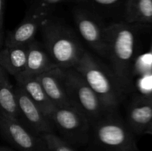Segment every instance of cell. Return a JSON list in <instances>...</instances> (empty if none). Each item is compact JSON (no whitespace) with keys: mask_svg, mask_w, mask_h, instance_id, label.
I'll use <instances>...</instances> for the list:
<instances>
[{"mask_svg":"<svg viewBox=\"0 0 152 151\" xmlns=\"http://www.w3.org/2000/svg\"><path fill=\"white\" fill-rule=\"evenodd\" d=\"M74 68L83 76L107 112H117L126 90L111 69L86 50Z\"/></svg>","mask_w":152,"mask_h":151,"instance_id":"2","label":"cell"},{"mask_svg":"<svg viewBox=\"0 0 152 151\" xmlns=\"http://www.w3.org/2000/svg\"><path fill=\"white\" fill-rule=\"evenodd\" d=\"M144 134H148V135H151L152 136V121L150 123V124L148 125V127H147L146 130L145 131V133Z\"/></svg>","mask_w":152,"mask_h":151,"instance_id":"23","label":"cell"},{"mask_svg":"<svg viewBox=\"0 0 152 151\" xmlns=\"http://www.w3.org/2000/svg\"><path fill=\"white\" fill-rule=\"evenodd\" d=\"M152 121V94L135 98L129 107L126 124L135 135L145 133Z\"/></svg>","mask_w":152,"mask_h":151,"instance_id":"12","label":"cell"},{"mask_svg":"<svg viewBox=\"0 0 152 151\" xmlns=\"http://www.w3.org/2000/svg\"><path fill=\"white\" fill-rule=\"evenodd\" d=\"M0 151H14V150H11L10 148L7 147L0 146Z\"/></svg>","mask_w":152,"mask_h":151,"instance_id":"24","label":"cell"},{"mask_svg":"<svg viewBox=\"0 0 152 151\" xmlns=\"http://www.w3.org/2000/svg\"><path fill=\"white\" fill-rule=\"evenodd\" d=\"M76 1H77V0H76ZM75 2H76V1H75Z\"/></svg>","mask_w":152,"mask_h":151,"instance_id":"26","label":"cell"},{"mask_svg":"<svg viewBox=\"0 0 152 151\" xmlns=\"http://www.w3.org/2000/svg\"><path fill=\"white\" fill-rule=\"evenodd\" d=\"M16 84H19L28 93L34 103L39 107L48 118L56 107L51 102L36 77H18L15 78Z\"/></svg>","mask_w":152,"mask_h":151,"instance_id":"15","label":"cell"},{"mask_svg":"<svg viewBox=\"0 0 152 151\" xmlns=\"http://www.w3.org/2000/svg\"><path fill=\"white\" fill-rule=\"evenodd\" d=\"M126 0H77L76 3L80 6L97 13V11H109L123 6L124 8Z\"/></svg>","mask_w":152,"mask_h":151,"instance_id":"18","label":"cell"},{"mask_svg":"<svg viewBox=\"0 0 152 151\" xmlns=\"http://www.w3.org/2000/svg\"><path fill=\"white\" fill-rule=\"evenodd\" d=\"M4 6H5V0H0V27L1 28H3V24H4Z\"/></svg>","mask_w":152,"mask_h":151,"instance_id":"21","label":"cell"},{"mask_svg":"<svg viewBox=\"0 0 152 151\" xmlns=\"http://www.w3.org/2000/svg\"><path fill=\"white\" fill-rule=\"evenodd\" d=\"M67 1H74L75 2L76 0H32L30 4L31 6L39 7L43 10H48L51 13L54 10L55 7L58 4Z\"/></svg>","mask_w":152,"mask_h":151,"instance_id":"20","label":"cell"},{"mask_svg":"<svg viewBox=\"0 0 152 151\" xmlns=\"http://www.w3.org/2000/svg\"><path fill=\"white\" fill-rule=\"evenodd\" d=\"M14 93L21 122L38 135L54 133V127L51 121L19 84H16L14 86Z\"/></svg>","mask_w":152,"mask_h":151,"instance_id":"10","label":"cell"},{"mask_svg":"<svg viewBox=\"0 0 152 151\" xmlns=\"http://www.w3.org/2000/svg\"><path fill=\"white\" fill-rule=\"evenodd\" d=\"M124 21L130 24H152V0H126L123 8Z\"/></svg>","mask_w":152,"mask_h":151,"instance_id":"16","label":"cell"},{"mask_svg":"<svg viewBox=\"0 0 152 151\" xmlns=\"http://www.w3.org/2000/svg\"><path fill=\"white\" fill-rule=\"evenodd\" d=\"M0 133L19 151H50L40 135L28 129L19 120L1 113Z\"/></svg>","mask_w":152,"mask_h":151,"instance_id":"8","label":"cell"},{"mask_svg":"<svg viewBox=\"0 0 152 151\" xmlns=\"http://www.w3.org/2000/svg\"><path fill=\"white\" fill-rule=\"evenodd\" d=\"M140 25L125 21L113 22L105 27L108 58L111 70L126 90L132 85V72L136 53L137 32Z\"/></svg>","mask_w":152,"mask_h":151,"instance_id":"1","label":"cell"},{"mask_svg":"<svg viewBox=\"0 0 152 151\" xmlns=\"http://www.w3.org/2000/svg\"><path fill=\"white\" fill-rule=\"evenodd\" d=\"M76 26L80 36L88 44L104 58H108L105 27L99 15L83 6L74 10Z\"/></svg>","mask_w":152,"mask_h":151,"instance_id":"7","label":"cell"},{"mask_svg":"<svg viewBox=\"0 0 152 151\" xmlns=\"http://www.w3.org/2000/svg\"><path fill=\"white\" fill-rule=\"evenodd\" d=\"M49 120L59 136L72 146H83L90 142L91 124L74 107H56Z\"/></svg>","mask_w":152,"mask_h":151,"instance_id":"6","label":"cell"},{"mask_svg":"<svg viewBox=\"0 0 152 151\" xmlns=\"http://www.w3.org/2000/svg\"><path fill=\"white\" fill-rule=\"evenodd\" d=\"M40 29L43 45L54 65L60 68H74L86 50L74 30L50 17Z\"/></svg>","mask_w":152,"mask_h":151,"instance_id":"3","label":"cell"},{"mask_svg":"<svg viewBox=\"0 0 152 151\" xmlns=\"http://www.w3.org/2000/svg\"><path fill=\"white\" fill-rule=\"evenodd\" d=\"M28 47L4 45L0 50V66L15 78L25 70Z\"/></svg>","mask_w":152,"mask_h":151,"instance_id":"14","label":"cell"},{"mask_svg":"<svg viewBox=\"0 0 152 151\" xmlns=\"http://www.w3.org/2000/svg\"><path fill=\"white\" fill-rule=\"evenodd\" d=\"M90 142L99 151H139L135 134L117 111L108 113L92 124Z\"/></svg>","mask_w":152,"mask_h":151,"instance_id":"4","label":"cell"},{"mask_svg":"<svg viewBox=\"0 0 152 151\" xmlns=\"http://www.w3.org/2000/svg\"><path fill=\"white\" fill-rule=\"evenodd\" d=\"M4 35L3 28L0 27V50L4 47Z\"/></svg>","mask_w":152,"mask_h":151,"instance_id":"22","label":"cell"},{"mask_svg":"<svg viewBox=\"0 0 152 151\" xmlns=\"http://www.w3.org/2000/svg\"><path fill=\"white\" fill-rule=\"evenodd\" d=\"M56 67L43 44L35 39L28 44L25 70L18 77H37Z\"/></svg>","mask_w":152,"mask_h":151,"instance_id":"13","label":"cell"},{"mask_svg":"<svg viewBox=\"0 0 152 151\" xmlns=\"http://www.w3.org/2000/svg\"><path fill=\"white\" fill-rule=\"evenodd\" d=\"M51 12L30 5L22 22L4 37L5 46L28 45L35 40L36 34L48 18Z\"/></svg>","mask_w":152,"mask_h":151,"instance_id":"9","label":"cell"},{"mask_svg":"<svg viewBox=\"0 0 152 151\" xmlns=\"http://www.w3.org/2000/svg\"><path fill=\"white\" fill-rule=\"evenodd\" d=\"M40 136L50 151H76L74 147L55 133H47Z\"/></svg>","mask_w":152,"mask_h":151,"instance_id":"19","label":"cell"},{"mask_svg":"<svg viewBox=\"0 0 152 151\" xmlns=\"http://www.w3.org/2000/svg\"><path fill=\"white\" fill-rule=\"evenodd\" d=\"M65 90L71 105L87 118L91 124L108 113L96 93L74 68H62Z\"/></svg>","mask_w":152,"mask_h":151,"instance_id":"5","label":"cell"},{"mask_svg":"<svg viewBox=\"0 0 152 151\" xmlns=\"http://www.w3.org/2000/svg\"><path fill=\"white\" fill-rule=\"evenodd\" d=\"M151 56H152V43H151Z\"/></svg>","mask_w":152,"mask_h":151,"instance_id":"25","label":"cell"},{"mask_svg":"<svg viewBox=\"0 0 152 151\" xmlns=\"http://www.w3.org/2000/svg\"><path fill=\"white\" fill-rule=\"evenodd\" d=\"M0 113L20 121L19 110L14 93V86L9 75L0 66Z\"/></svg>","mask_w":152,"mask_h":151,"instance_id":"17","label":"cell"},{"mask_svg":"<svg viewBox=\"0 0 152 151\" xmlns=\"http://www.w3.org/2000/svg\"><path fill=\"white\" fill-rule=\"evenodd\" d=\"M36 78L56 107H73L65 90L62 68L56 67Z\"/></svg>","mask_w":152,"mask_h":151,"instance_id":"11","label":"cell"}]
</instances>
